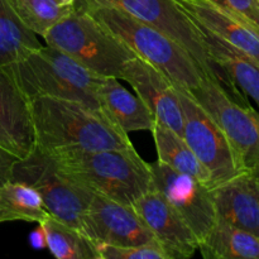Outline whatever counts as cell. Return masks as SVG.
<instances>
[{
  "mask_svg": "<svg viewBox=\"0 0 259 259\" xmlns=\"http://www.w3.org/2000/svg\"><path fill=\"white\" fill-rule=\"evenodd\" d=\"M0 147L23 159L35 149L32 106L8 66L0 65Z\"/></svg>",
  "mask_w": 259,
  "mask_h": 259,
  "instance_id": "cell-14",
  "label": "cell"
},
{
  "mask_svg": "<svg viewBox=\"0 0 259 259\" xmlns=\"http://www.w3.org/2000/svg\"><path fill=\"white\" fill-rule=\"evenodd\" d=\"M96 247L99 259H167L166 253L157 242L131 247H116L99 243Z\"/></svg>",
  "mask_w": 259,
  "mask_h": 259,
  "instance_id": "cell-25",
  "label": "cell"
},
{
  "mask_svg": "<svg viewBox=\"0 0 259 259\" xmlns=\"http://www.w3.org/2000/svg\"><path fill=\"white\" fill-rule=\"evenodd\" d=\"M218 220L259 238V181L252 171L212 187Z\"/></svg>",
  "mask_w": 259,
  "mask_h": 259,
  "instance_id": "cell-16",
  "label": "cell"
},
{
  "mask_svg": "<svg viewBox=\"0 0 259 259\" xmlns=\"http://www.w3.org/2000/svg\"><path fill=\"white\" fill-rule=\"evenodd\" d=\"M252 172H253V174H254V176L257 177V180L259 181V166L255 167L254 169H252Z\"/></svg>",
  "mask_w": 259,
  "mask_h": 259,
  "instance_id": "cell-30",
  "label": "cell"
},
{
  "mask_svg": "<svg viewBox=\"0 0 259 259\" xmlns=\"http://www.w3.org/2000/svg\"><path fill=\"white\" fill-rule=\"evenodd\" d=\"M63 2H65L66 5H70V7H75V4L78 2V0H63Z\"/></svg>",
  "mask_w": 259,
  "mask_h": 259,
  "instance_id": "cell-29",
  "label": "cell"
},
{
  "mask_svg": "<svg viewBox=\"0 0 259 259\" xmlns=\"http://www.w3.org/2000/svg\"><path fill=\"white\" fill-rule=\"evenodd\" d=\"M47 240V248L58 259H99L98 247L81 230L52 217L39 223Z\"/></svg>",
  "mask_w": 259,
  "mask_h": 259,
  "instance_id": "cell-23",
  "label": "cell"
},
{
  "mask_svg": "<svg viewBox=\"0 0 259 259\" xmlns=\"http://www.w3.org/2000/svg\"><path fill=\"white\" fill-rule=\"evenodd\" d=\"M81 232L96 244L116 247L156 242L133 206L93 195L81 219Z\"/></svg>",
  "mask_w": 259,
  "mask_h": 259,
  "instance_id": "cell-11",
  "label": "cell"
},
{
  "mask_svg": "<svg viewBox=\"0 0 259 259\" xmlns=\"http://www.w3.org/2000/svg\"><path fill=\"white\" fill-rule=\"evenodd\" d=\"M176 90L184 113L182 137L209 169L214 187L247 172L248 169L243 166L229 138L214 116L189 90L180 86H176Z\"/></svg>",
  "mask_w": 259,
  "mask_h": 259,
  "instance_id": "cell-6",
  "label": "cell"
},
{
  "mask_svg": "<svg viewBox=\"0 0 259 259\" xmlns=\"http://www.w3.org/2000/svg\"><path fill=\"white\" fill-rule=\"evenodd\" d=\"M75 5L85 9L138 57L162 71L176 86L192 90L205 77H210L186 48L157 28L116 8Z\"/></svg>",
  "mask_w": 259,
  "mask_h": 259,
  "instance_id": "cell-3",
  "label": "cell"
},
{
  "mask_svg": "<svg viewBox=\"0 0 259 259\" xmlns=\"http://www.w3.org/2000/svg\"><path fill=\"white\" fill-rule=\"evenodd\" d=\"M29 243L34 249H45L47 248V240H46V234L43 228L38 224L37 229L30 233Z\"/></svg>",
  "mask_w": 259,
  "mask_h": 259,
  "instance_id": "cell-28",
  "label": "cell"
},
{
  "mask_svg": "<svg viewBox=\"0 0 259 259\" xmlns=\"http://www.w3.org/2000/svg\"><path fill=\"white\" fill-rule=\"evenodd\" d=\"M224 9L244 18L254 25L259 32V2L258 0H210Z\"/></svg>",
  "mask_w": 259,
  "mask_h": 259,
  "instance_id": "cell-26",
  "label": "cell"
},
{
  "mask_svg": "<svg viewBox=\"0 0 259 259\" xmlns=\"http://www.w3.org/2000/svg\"><path fill=\"white\" fill-rule=\"evenodd\" d=\"M151 132L156 144L157 161L174 171L194 177L210 189L214 187L209 169L197 158L184 137L159 121H156Z\"/></svg>",
  "mask_w": 259,
  "mask_h": 259,
  "instance_id": "cell-19",
  "label": "cell"
},
{
  "mask_svg": "<svg viewBox=\"0 0 259 259\" xmlns=\"http://www.w3.org/2000/svg\"><path fill=\"white\" fill-rule=\"evenodd\" d=\"M35 148L43 153L134 148L128 134L101 109L67 99L30 100Z\"/></svg>",
  "mask_w": 259,
  "mask_h": 259,
  "instance_id": "cell-1",
  "label": "cell"
},
{
  "mask_svg": "<svg viewBox=\"0 0 259 259\" xmlns=\"http://www.w3.org/2000/svg\"><path fill=\"white\" fill-rule=\"evenodd\" d=\"M12 180L33 187L51 217L80 230L82 214L94 194L61 175L52 156L35 148L15 162Z\"/></svg>",
  "mask_w": 259,
  "mask_h": 259,
  "instance_id": "cell-7",
  "label": "cell"
},
{
  "mask_svg": "<svg viewBox=\"0 0 259 259\" xmlns=\"http://www.w3.org/2000/svg\"><path fill=\"white\" fill-rule=\"evenodd\" d=\"M119 80L132 86L157 121L182 136L184 113L179 94L175 83L162 71L137 56L124 63Z\"/></svg>",
  "mask_w": 259,
  "mask_h": 259,
  "instance_id": "cell-12",
  "label": "cell"
},
{
  "mask_svg": "<svg viewBox=\"0 0 259 259\" xmlns=\"http://www.w3.org/2000/svg\"><path fill=\"white\" fill-rule=\"evenodd\" d=\"M200 30L204 35L212 68L222 71L225 83L234 90H242L245 96L254 101L259 110V62L212 33L202 28Z\"/></svg>",
  "mask_w": 259,
  "mask_h": 259,
  "instance_id": "cell-17",
  "label": "cell"
},
{
  "mask_svg": "<svg viewBox=\"0 0 259 259\" xmlns=\"http://www.w3.org/2000/svg\"><path fill=\"white\" fill-rule=\"evenodd\" d=\"M8 67L29 100L67 99L100 109L96 91L103 76L86 68L58 48L42 46Z\"/></svg>",
  "mask_w": 259,
  "mask_h": 259,
  "instance_id": "cell-4",
  "label": "cell"
},
{
  "mask_svg": "<svg viewBox=\"0 0 259 259\" xmlns=\"http://www.w3.org/2000/svg\"><path fill=\"white\" fill-rule=\"evenodd\" d=\"M153 186L187 223L199 240L206 239L217 224L212 190L189 175L180 174L156 161L149 163Z\"/></svg>",
  "mask_w": 259,
  "mask_h": 259,
  "instance_id": "cell-10",
  "label": "cell"
},
{
  "mask_svg": "<svg viewBox=\"0 0 259 259\" xmlns=\"http://www.w3.org/2000/svg\"><path fill=\"white\" fill-rule=\"evenodd\" d=\"M19 158L0 147V185L12 180L13 167Z\"/></svg>",
  "mask_w": 259,
  "mask_h": 259,
  "instance_id": "cell-27",
  "label": "cell"
},
{
  "mask_svg": "<svg viewBox=\"0 0 259 259\" xmlns=\"http://www.w3.org/2000/svg\"><path fill=\"white\" fill-rule=\"evenodd\" d=\"M10 3L23 24L39 37L65 19L75 8L66 5L63 0H10Z\"/></svg>",
  "mask_w": 259,
  "mask_h": 259,
  "instance_id": "cell-24",
  "label": "cell"
},
{
  "mask_svg": "<svg viewBox=\"0 0 259 259\" xmlns=\"http://www.w3.org/2000/svg\"><path fill=\"white\" fill-rule=\"evenodd\" d=\"M52 157L61 175L94 195L120 204L133 206L153 189L151 166L136 148L67 152Z\"/></svg>",
  "mask_w": 259,
  "mask_h": 259,
  "instance_id": "cell-2",
  "label": "cell"
},
{
  "mask_svg": "<svg viewBox=\"0 0 259 259\" xmlns=\"http://www.w3.org/2000/svg\"><path fill=\"white\" fill-rule=\"evenodd\" d=\"M189 91L222 126L243 166L248 171L259 166V110L235 101L214 78Z\"/></svg>",
  "mask_w": 259,
  "mask_h": 259,
  "instance_id": "cell-8",
  "label": "cell"
},
{
  "mask_svg": "<svg viewBox=\"0 0 259 259\" xmlns=\"http://www.w3.org/2000/svg\"><path fill=\"white\" fill-rule=\"evenodd\" d=\"M200 28L259 62V32L248 20L210 0H174Z\"/></svg>",
  "mask_w": 259,
  "mask_h": 259,
  "instance_id": "cell-15",
  "label": "cell"
},
{
  "mask_svg": "<svg viewBox=\"0 0 259 259\" xmlns=\"http://www.w3.org/2000/svg\"><path fill=\"white\" fill-rule=\"evenodd\" d=\"M51 217L37 191L29 185L10 181L0 185V224L27 222L39 224Z\"/></svg>",
  "mask_w": 259,
  "mask_h": 259,
  "instance_id": "cell-22",
  "label": "cell"
},
{
  "mask_svg": "<svg viewBox=\"0 0 259 259\" xmlns=\"http://www.w3.org/2000/svg\"><path fill=\"white\" fill-rule=\"evenodd\" d=\"M42 38L46 45L67 53L78 63L101 76L119 78L124 63L137 57V53L125 43L77 5Z\"/></svg>",
  "mask_w": 259,
  "mask_h": 259,
  "instance_id": "cell-5",
  "label": "cell"
},
{
  "mask_svg": "<svg viewBox=\"0 0 259 259\" xmlns=\"http://www.w3.org/2000/svg\"><path fill=\"white\" fill-rule=\"evenodd\" d=\"M199 250L205 259H259V238L217 220Z\"/></svg>",
  "mask_w": 259,
  "mask_h": 259,
  "instance_id": "cell-20",
  "label": "cell"
},
{
  "mask_svg": "<svg viewBox=\"0 0 259 259\" xmlns=\"http://www.w3.org/2000/svg\"><path fill=\"white\" fill-rule=\"evenodd\" d=\"M96 94L101 110L126 134L153 129L157 121L153 113L141 98L129 93L119 78L103 76Z\"/></svg>",
  "mask_w": 259,
  "mask_h": 259,
  "instance_id": "cell-18",
  "label": "cell"
},
{
  "mask_svg": "<svg viewBox=\"0 0 259 259\" xmlns=\"http://www.w3.org/2000/svg\"><path fill=\"white\" fill-rule=\"evenodd\" d=\"M76 4L116 8L157 28L186 48L207 75L218 81L201 30L174 0H78Z\"/></svg>",
  "mask_w": 259,
  "mask_h": 259,
  "instance_id": "cell-9",
  "label": "cell"
},
{
  "mask_svg": "<svg viewBox=\"0 0 259 259\" xmlns=\"http://www.w3.org/2000/svg\"><path fill=\"white\" fill-rule=\"evenodd\" d=\"M133 209L151 230L167 259L191 258L199 250L195 233L154 186L134 202Z\"/></svg>",
  "mask_w": 259,
  "mask_h": 259,
  "instance_id": "cell-13",
  "label": "cell"
},
{
  "mask_svg": "<svg viewBox=\"0 0 259 259\" xmlns=\"http://www.w3.org/2000/svg\"><path fill=\"white\" fill-rule=\"evenodd\" d=\"M258 2H259V0H258Z\"/></svg>",
  "mask_w": 259,
  "mask_h": 259,
  "instance_id": "cell-31",
  "label": "cell"
},
{
  "mask_svg": "<svg viewBox=\"0 0 259 259\" xmlns=\"http://www.w3.org/2000/svg\"><path fill=\"white\" fill-rule=\"evenodd\" d=\"M40 47L38 35L23 24L10 0H0V65H14Z\"/></svg>",
  "mask_w": 259,
  "mask_h": 259,
  "instance_id": "cell-21",
  "label": "cell"
}]
</instances>
